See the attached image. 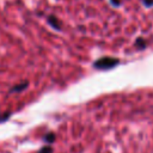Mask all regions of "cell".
<instances>
[{
    "label": "cell",
    "instance_id": "6da1fadb",
    "mask_svg": "<svg viewBox=\"0 0 153 153\" xmlns=\"http://www.w3.org/2000/svg\"><path fill=\"white\" fill-rule=\"evenodd\" d=\"M118 63H120V60H118V59L110 57V56H104V57H100V59L96 60L94 63H93V67H94L96 69L108 71V69L114 68V67L117 66Z\"/></svg>",
    "mask_w": 153,
    "mask_h": 153
},
{
    "label": "cell",
    "instance_id": "7a4b0ae2",
    "mask_svg": "<svg viewBox=\"0 0 153 153\" xmlns=\"http://www.w3.org/2000/svg\"><path fill=\"white\" fill-rule=\"evenodd\" d=\"M27 85H29L27 81H22V82H19V84L14 85V86L10 90V92H11V93H12V92H22V91H24V90L27 87Z\"/></svg>",
    "mask_w": 153,
    "mask_h": 153
},
{
    "label": "cell",
    "instance_id": "3957f363",
    "mask_svg": "<svg viewBox=\"0 0 153 153\" xmlns=\"http://www.w3.org/2000/svg\"><path fill=\"white\" fill-rule=\"evenodd\" d=\"M48 23L54 27V29H56V30H60L61 29V25H60V20L55 17V16H50L49 18H48Z\"/></svg>",
    "mask_w": 153,
    "mask_h": 153
},
{
    "label": "cell",
    "instance_id": "277c9868",
    "mask_svg": "<svg viewBox=\"0 0 153 153\" xmlns=\"http://www.w3.org/2000/svg\"><path fill=\"white\" fill-rule=\"evenodd\" d=\"M55 140V134L54 133H48L45 136H44V141L47 143H53Z\"/></svg>",
    "mask_w": 153,
    "mask_h": 153
},
{
    "label": "cell",
    "instance_id": "5b68a950",
    "mask_svg": "<svg viewBox=\"0 0 153 153\" xmlns=\"http://www.w3.org/2000/svg\"><path fill=\"white\" fill-rule=\"evenodd\" d=\"M135 45L139 47L140 49H143V48L146 47V42H145L143 38H137V39L135 41Z\"/></svg>",
    "mask_w": 153,
    "mask_h": 153
},
{
    "label": "cell",
    "instance_id": "8992f818",
    "mask_svg": "<svg viewBox=\"0 0 153 153\" xmlns=\"http://www.w3.org/2000/svg\"><path fill=\"white\" fill-rule=\"evenodd\" d=\"M38 153H53V148L50 146H44L38 151Z\"/></svg>",
    "mask_w": 153,
    "mask_h": 153
},
{
    "label": "cell",
    "instance_id": "52a82bcc",
    "mask_svg": "<svg viewBox=\"0 0 153 153\" xmlns=\"http://www.w3.org/2000/svg\"><path fill=\"white\" fill-rule=\"evenodd\" d=\"M10 115H11V112H10V111H8V112L2 114V116L0 117V122H2V121H5V120H7V118L10 117Z\"/></svg>",
    "mask_w": 153,
    "mask_h": 153
},
{
    "label": "cell",
    "instance_id": "ba28073f",
    "mask_svg": "<svg viewBox=\"0 0 153 153\" xmlns=\"http://www.w3.org/2000/svg\"><path fill=\"white\" fill-rule=\"evenodd\" d=\"M142 2H143L146 6H152V5H153V0H142Z\"/></svg>",
    "mask_w": 153,
    "mask_h": 153
},
{
    "label": "cell",
    "instance_id": "9c48e42d",
    "mask_svg": "<svg viewBox=\"0 0 153 153\" xmlns=\"http://www.w3.org/2000/svg\"><path fill=\"white\" fill-rule=\"evenodd\" d=\"M111 2H112L114 6H118L121 4V0H111Z\"/></svg>",
    "mask_w": 153,
    "mask_h": 153
}]
</instances>
